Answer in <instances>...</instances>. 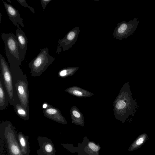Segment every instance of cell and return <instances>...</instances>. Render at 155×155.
<instances>
[{
    "mask_svg": "<svg viewBox=\"0 0 155 155\" xmlns=\"http://www.w3.org/2000/svg\"><path fill=\"white\" fill-rule=\"evenodd\" d=\"M12 78L14 93L21 105L28 111V83L26 75L24 74L20 68H10Z\"/></svg>",
    "mask_w": 155,
    "mask_h": 155,
    "instance_id": "cell-1",
    "label": "cell"
},
{
    "mask_svg": "<svg viewBox=\"0 0 155 155\" xmlns=\"http://www.w3.org/2000/svg\"><path fill=\"white\" fill-rule=\"evenodd\" d=\"M1 37L4 41L5 55L10 68H20L23 59L20 56L18 51V44L16 36L12 33H3Z\"/></svg>",
    "mask_w": 155,
    "mask_h": 155,
    "instance_id": "cell-2",
    "label": "cell"
},
{
    "mask_svg": "<svg viewBox=\"0 0 155 155\" xmlns=\"http://www.w3.org/2000/svg\"><path fill=\"white\" fill-rule=\"evenodd\" d=\"M40 50L38 55L28 64L33 77L41 75L55 59L54 57L49 55L47 47Z\"/></svg>",
    "mask_w": 155,
    "mask_h": 155,
    "instance_id": "cell-3",
    "label": "cell"
},
{
    "mask_svg": "<svg viewBox=\"0 0 155 155\" xmlns=\"http://www.w3.org/2000/svg\"><path fill=\"white\" fill-rule=\"evenodd\" d=\"M0 131L4 134L10 155H22L15 127L8 120L2 122Z\"/></svg>",
    "mask_w": 155,
    "mask_h": 155,
    "instance_id": "cell-4",
    "label": "cell"
},
{
    "mask_svg": "<svg viewBox=\"0 0 155 155\" xmlns=\"http://www.w3.org/2000/svg\"><path fill=\"white\" fill-rule=\"evenodd\" d=\"M0 70L2 74L5 87L7 92L10 104L14 107L16 104H20L15 95L13 85L12 78L10 67L2 55L0 54Z\"/></svg>",
    "mask_w": 155,
    "mask_h": 155,
    "instance_id": "cell-5",
    "label": "cell"
},
{
    "mask_svg": "<svg viewBox=\"0 0 155 155\" xmlns=\"http://www.w3.org/2000/svg\"><path fill=\"white\" fill-rule=\"evenodd\" d=\"M138 18H135L128 22L123 21L117 24L113 33L116 39L121 40L132 35L137 28L139 22Z\"/></svg>",
    "mask_w": 155,
    "mask_h": 155,
    "instance_id": "cell-6",
    "label": "cell"
},
{
    "mask_svg": "<svg viewBox=\"0 0 155 155\" xmlns=\"http://www.w3.org/2000/svg\"><path fill=\"white\" fill-rule=\"evenodd\" d=\"M79 27H76L69 31L65 37L58 41L56 53L59 54L62 50L66 51L70 48L76 41L80 32Z\"/></svg>",
    "mask_w": 155,
    "mask_h": 155,
    "instance_id": "cell-7",
    "label": "cell"
},
{
    "mask_svg": "<svg viewBox=\"0 0 155 155\" xmlns=\"http://www.w3.org/2000/svg\"><path fill=\"white\" fill-rule=\"evenodd\" d=\"M39 149L36 150L37 155H55L56 150L52 141L45 137L38 138Z\"/></svg>",
    "mask_w": 155,
    "mask_h": 155,
    "instance_id": "cell-8",
    "label": "cell"
},
{
    "mask_svg": "<svg viewBox=\"0 0 155 155\" xmlns=\"http://www.w3.org/2000/svg\"><path fill=\"white\" fill-rule=\"evenodd\" d=\"M3 2L7 15L12 22L16 27L20 24L22 27H24L23 20L21 18L18 11L15 7L9 3H7L3 0Z\"/></svg>",
    "mask_w": 155,
    "mask_h": 155,
    "instance_id": "cell-9",
    "label": "cell"
},
{
    "mask_svg": "<svg viewBox=\"0 0 155 155\" xmlns=\"http://www.w3.org/2000/svg\"><path fill=\"white\" fill-rule=\"evenodd\" d=\"M44 116L46 117L57 122L63 124H66L67 122L61 114L58 109L49 105L47 109L43 110Z\"/></svg>",
    "mask_w": 155,
    "mask_h": 155,
    "instance_id": "cell-10",
    "label": "cell"
},
{
    "mask_svg": "<svg viewBox=\"0 0 155 155\" xmlns=\"http://www.w3.org/2000/svg\"><path fill=\"white\" fill-rule=\"evenodd\" d=\"M16 36L18 44V49L20 56L24 60L27 53L28 40L25 32L19 26L17 27Z\"/></svg>",
    "mask_w": 155,
    "mask_h": 155,
    "instance_id": "cell-11",
    "label": "cell"
},
{
    "mask_svg": "<svg viewBox=\"0 0 155 155\" xmlns=\"http://www.w3.org/2000/svg\"><path fill=\"white\" fill-rule=\"evenodd\" d=\"M84 148H82L81 153H83L82 155H100L99 151L101 148L98 143H96L93 141H90L88 140L86 137L85 145V140L84 139L82 142Z\"/></svg>",
    "mask_w": 155,
    "mask_h": 155,
    "instance_id": "cell-12",
    "label": "cell"
},
{
    "mask_svg": "<svg viewBox=\"0 0 155 155\" xmlns=\"http://www.w3.org/2000/svg\"><path fill=\"white\" fill-rule=\"evenodd\" d=\"M9 103L8 95L5 87L3 79L0 74V110H2L8 106Z\"/></svg>",
    "mask_w": 155,
    "mask_h": 155,
    "instance_id": "cell-13",
    "label": "cell"
},
{
    "mask_svg": "<svg viewBox=\"0 0 155 155\" xmlns=\"http://www.w3.org/2000/svg\"><path fill=\"white\" fill-rule=\"evenodd\" d=\"M17 137L22 155H29V137L25 135L21 132H18L17 134Z\"/></svg>",
    "mask_w": 155,
    "mask_h": 155,
    "instance_id": "cell-14",
    "label": "cell"
},
{
    "mask_svg": "<svg viewBox=\"0 0 155 155\" xmlns=\"http://www.w3.org/2000/svg\"><path fill=\"white\" fill-rule=\"evenodd\" d=\"M149 139L147 134L143 133L139 135L131 144L128 150L130 152L132 151L140 148Z\"/></svg>",
    "mask_w": 155,
    "mask_h": 155,
    "instance_id": "cell-15",
    "label": "cell"
},
{
    "mask_svg": "<svg viewBox=\"0 0 155 155\" xmlns=\"http://www.w3.org/2000/svg\"><path fill=\"white\" fill-rule=\"evenodd\" d=\"M14 110L18 115L25 120L29 119V111L24 108L21 104H17L15 106Z\"/></svg>",
    "mask_w": 155,
    "mask_h": 155,
    "instance_id": "cell-16",
    "label": "cell"
},
{
    "mask_svg": "<svg viewBox=\"0 0 155 155\" xmlns=\"http://www.w3.org/2000/svg\"><path fill=\"white\" fill-rule=\"evenodd\" d=\"M71 69L70 68H66L60 70L58 74L59 76L62 78L66 77L69 74Z\"/></svg>",
    "mask_w": 155,
    "mask_h": 155,
    "instance_id": "cell-17",
    "label": "cell"
},
{
    "mask_svg": "<svg viewBox=\"0 0 155 155\" xmlns=\"http://www.w3.org/2000/svg\"><path fill=\"white\" fill-rule=\"evenodd\" d=\"M22 6L26 8H28L30 9L32 13H34L35 12L34 9L32 7L29 6L27 4L26 1L25 0H16Z\"/></svg>",
    "mask_w": 155,
    "mask_h": 155,
    "instance_id": "cell-18",
    "label": "cell"
},
{
    "mask_svg": "<svg viewBox=\"0 0 155 155\" xmlns=\"http://www.w3.org/2000/svg\"><path fill=\"white\" fill-rule=\"evenodd\" d=\"M52 0H40L43 10H44L48 4Z\"/></svg>",
    "mask_w": 155,
    "mask_h": 155,
    "instance_id": "cell-19",
    "label": "cell"
},
{
    "mask_svg": "<svg viewBox=\"0 0 155 155\" xmlns=\"http://www.w3.org/2000/svg\"><path fill=\"white\" fill-rule=\"evenodd\" d=\"M72 113L73 115L75 117H80V115L79 113H78L77 111L73 110L72 111Z\"/></svg>",
    "mask_w": 155,
    "mask_h": 155,
    "instance_id": "cell-20",
    "label": "cell"
},
{
    "mask_svg": "<svg viewBox=\"0 0 155 155\" xmlns=\"http://www.w3.org/2000/svg\"><path fill=\"white\" fill-rule=\"evenodd\" d=\"M73 93L74 95L78 96H81L82 95L81 92L78 91L74 90L73 91Z\"/></svg>",
    "mask_w": 155,
    "mask_h": 155,
    "instance_id": "cell-21",
    "label": "cell"
},
{
    "mask_svg": "<svg viewBox=\"0 0 155 155\" xmlns=\"http://www.w3.org/2000/svg\"><path fill=\"white\" fill-rule=\"evenodd\" d=\"M49 105L50 104L47 102L44 103L42 105L43 108L44 109H47L49 107Z\"/></svg>",
    "mask_w": 155,
    "mask_h": 155,
    "instance_id": "cell-22",
    "label": "cell"
},
{
    "mask_svg": "<svg viewBox=\"0 0 155 155\" xmlns=\"http://www.w3.org/2000/svg\"><path fill=\"white\" fill-rule=\"evenodd\" d=\"M2 17V15H1V13L0 12V23H1V17Z\"/></svg>",
    "mask_w": 155,
    "mask_h": 155,
    "instance_id": "cell-23",
    "label": "cell"
},
{
    "mask_svg": "<svg viewBox=\"0 0 155 155\" xmlns=\"http://www.w3.org/2000/svg\"><path fill=\"white\" fill-rule=\"evenodd\" d=\"M7 1H8V2H9V3H11V1H10V0H7Z\"/></svg>",
    "mask_w": 155,
    "mask_h": 155,
    "instance_id": "cell-24",
    "label": "cell"
},
{
    "mask_svg": "<svg viewBox=\"0 0 155 155\" xmlns=\"http://www.w3.org/2000/svg\"><path fill=\"white\" fill-rule=\"evenodd\" d=\"M154 29H155V27Z\"/></svg>",
    "mask_w": 155,
    "mask_h": 155,
    "instance_id": "cell-25",
    "label": "cell"
}]
</instances>
